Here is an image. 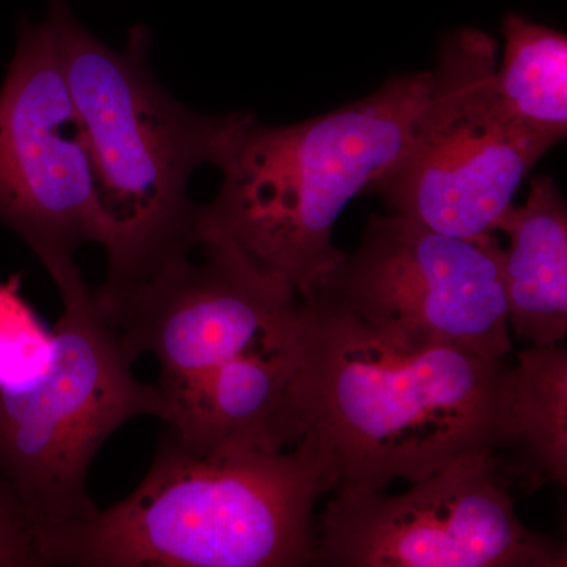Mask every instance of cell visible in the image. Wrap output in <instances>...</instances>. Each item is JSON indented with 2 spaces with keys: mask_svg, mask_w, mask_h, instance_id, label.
Listing matches in <instances>:
<instances>
[{
  "mask_svg": "<svg viewBox=\"0 0 567 567\" xmlns=\"http://www.w3.org/2000/svg\"><path fill=\"white\" fill-rule=\"evenodd\" d=\"M300 440L330 491L413 484L462 458L494 456L505 360L451 344L412 346L303 300Z\"/></svg>",
  "mask_w": 567,
  "mask_h": 567,
  "instance_id": "1",
  "label": "cell"
},
{
  "mask_svg": "<svg viewBox=\"0 0 567 567\" xmlns=\"http://www.w3.org/2000/svg\"><path fill=\"white\" fill-rule=\"evenodd\" d=\"M431 82V70L394 74L364 99L286 126L237 114L215 162L221 188L197 210V245L234 246L308 297L346 256L336 223L404 151Z\"/></svg>",
  "mask_w": 567,
  "mask_h": 567,
  "instance_id": "2",
  "label": "cell"
},
{
  "mask_svg": "<svg viewBox=\"0 0 567 567\" xmlns=\"http://www.w3.org/2000/svg\"><path fill=\"white\" fill-rule=\"evenodd\" d=\"M48 25L91 155L106 224V275L95 295L107 317L171 257L197 246L199 205L188 183L215 164L237 114L205 115L177 102L148 62L151 33L134 25L122 50L96 39L65 0Z\"/></svg>",
  "mask_w": 567,
  "mask_h": 567,
  "instance_id": "3",
  "label": "cell"
},
{
  "mask_svg": "<svg viewBox=\"0 0 567 567\" xmlns=\"http://www.w3.org/2000/svg\"><path fill=\"white\" fill-rule=\"evenodd\" d=\"M330 484L303 443L196 453L166 429L147 475L107 509L41 540L43 566L301 567Z\"/></svg>",
  "mask_w": 567,
  "mask_h": 567,
  "instance_id": "4",
  "label": "cell"
},
{
  "mask_svg": "<svg viewBox=\"0 0 567 567\" xmlns=\"http://www.w3.org/2000/svg\"><path fill=\"white\" fill-rule=\"evenodd\" d=\"M55 286L62 316L50 360L29 374L0 377V475L28 509L40 546L99 509L89 472L110 436L134 417L166 423L171 412L162 388L134 374L81 271Z\"/></svg>",
  "mask_w": 567,
  "mask_h": 567,
  "instance_id": "5",
  "label": "cell"
},
{
  "mask_svg": "<svg viewBox=\"0 0 567 567\" xmlns=\"http://www.w3.org/2000/svg\"><path fill=\"white\" fill-rule=\"evenodd\" d=\"M496 66L494 37L475 28L446 33L409 144L365 194L436 233L495 234L522 182L555 147L499 107Z\"/></svg>",
  "mask_w": 567,
  "mask_h": 567,
  "instance_id": "6",
  "label": "cell"
},
{
  "mask_svg": "<svg viewBox=\"0 0 567 567\" xmlns=\"http://www.w3.org/2000/svg\"><path fill=\"white\" fill-rule=\"evenodd\" d=\"M495 234L461 238L409 216L372 215L303 300L406 344H451L494 360L513 352Z\"/></svg>",
  "mask_w": 567,
  "mask_h": 567,
  "instance_id": "7",
  "label": "cell"
},
{
  "mask_svg": "<svg viewBox=\"0 0 567 567\" xmlns=\"http://www.w3.org/2000/svg\"><path fill=\"white\" fill-rule=\"evenodd\" d=\"M566 548L522 524L487 454L462 458L398 495L341 488L317 525L315 566L565 567Z\"/></svg>",
  "mask_w": 567,
  "mask_h": 567,
  "instance_id": "8",
  "label": "cell"
},
{
  "mask_svg": "<svg viewBox=\"0 0 567 567\" xmlns=\"http://www.w3.org/2000/svg\"><path fill=\"white\" fill-rule=\"evenodd\" d=\"M0 221L54 282L81 271V246L106 241L91 155L47 21L21 29L0 87Z\"/></svg>",
  "mask_w": 567,
  "mask_h": 567,
  "instance_id": "9",
  "label": "cell"
},
{
  "mask_svg": "<svg viewBox=\"0 0 567 567\" xmlns=\"http://www.w3.org/2000/svg\"><path fill=\"white\" fill-rule=\"evenodd\" d=\"M171 257L123 297L112 316L126 352L151 354L167 401L219 365L293 333L303 324V298L259 270L234 246L197 245Z\"/></svg>",
  "mask_w": 567,
  "mask_h": 567,
  "instance_id": "10",
  "label": "cell"
},
{
  "mask_svg": "<svg viewBox=\"0 0 567 567\" xmlns=\"http://www.w3.org/2000/svg\"><path fill=\"white\" fill-rule=\"evenodd\" d=\"M303 324L227 361L169 398L166 425L196 453L289 450L300 440L295 390L303 361Z\"/></svg>",
  "mask_w": 567,
  "mask_h": 567,
  "instance_id": "11",
  "label": "cell"
},
{
  "mask_svg": "<svg viewBox=\"0 0 567 567\" xmlns=\"http://www.w3.org/2000/svg\"><path fill=\"white\" fill-rule=\"evenodd\" d=\"M509 237L502 278L507 322L529 346L561 344L567 333V205L550 175L529 182L524 205L495 226Z\"/></svg>",
  "mask_w": 567,
  "mask_h": 567,
  "instance_id": "12",
  "label": "cell"
},
{
  "mask_svg": "<svg viewBox=\"0 0 567 567\" xmlns=\"http://www.w3.org/2000/svg\"><path fill=\"white\" fill-rule=\"evenodd\" d=\"M492 458L513 491L566 486L567 350L561 344L517 353Z\"/></svg>",
  "mask_w": 567,
  "mask_h": 567,
  "instance_id": "13",
  "label": "cell"
},
{
  "mask_svg": "<svg viewBox=\"0 0 567 567\" xmlns=\"http://www.w3.org/2000/svg\"><path fill=\"white\" fill-rule=\"evenodd\" d=\"M505 52L496 66L499 107L522 128L557 145L567 134V37L547 25L506 14Z\"/></svg>",
  "mask_w": 567,
  "mask_h": 567,
  "instance_id": "14",
  "label": "cell"
},
{
  "mask_svg": "<svg viewBox=\"0 0 567 567\" xmlns=\"http://www.w3.org/2000/svg\"><path fill=\"white\" fill-rule=\"evenodd\" d=\"M0 567H44L39 533L28 509L0 475Z\"/></svg>",
  "mask_w": 567,
  "mask_h": 567,
  "instance_id": "15",
  "label": "cell"
}]
</instances>
